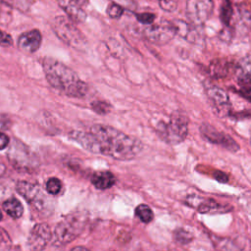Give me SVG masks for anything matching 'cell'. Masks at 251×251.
<instances>
[{
  "mask_svg": "<svg viewBox=\"0 0 251 251\" xmlns=\"http://www.w3.org/2000/svg\"><path fill=\"white\" fill-rule=\"evenodd\" d=\"M72 138L91 152L107 155L117 160L133 159L143 148L137 138L104 125L92 126L89 132H73Z\"/></svg>",
  "mask_w": 251,
  "mask_h": 251,
  "instance_id": "obj_1",
  "label": "cell"
},
{
  "mask_svg": "<svg viewBox=\"0 0 251 251\" xmlns=\"http://www.w3.org/2000/svg\"><path fill=\"white\" fill-rule=\"evenodd\" d=\"M42 66L46 79L57 90L72 97H82L86 94V83L62 62L53 58H44Z\"/></svg>",
  "mask_w": 251,
  "mask_h": 251,
  "instance_id": "obj_2",
  "label": "cell"
},
{
  "mask_svg": "<svg viewBox=\"0 0 251 251\" xmlns=\"http://www.w3.org/2000/svg\"><path fill=\"white\" fill-rule=\"evenodd\" d=\"M157 132L160 137L169 144L181 142L188 131V122L183 114L174 113L167 122H161L157 126Z\"/></svg>",
  "mask_w": 251,
  "mask_h": 251,
  "instance_id": "obj_3",
  "label": "cell"
},
{
  "mask_svg": "<svg viewBox=\"0 0 251 251\" xmlns=\"http://www.w3.org/2000/svg\"><path fill=\"white\" fill-rule=\"evenodd\" d=\"M51 25L56 35L69 46L75 49H82L85 46L83 34L72 23L71 19L58 16L53 20Z\"/></svg>",
  "mask_w": 251,
  "mask_h": 251,
  "instance_id": "obj_4",
  "label": "cell"
},
{
  "mask_svg": "<svg viewBox=\"0 0 251 251\" xmlns=\"http://www.w3.org/2000/svg\"><path fill=\"white\" fill-rule=\"evenodd\" d=\"M83 215H70L61 222L54 230L53 244L62 245L74 240L84 226Z\"/></svg>",
  "mask_w": 251,
  "mask_h": 251,
  "instance_id": "obj_5",
  "label": "cell"
},
{
  "mask_svg": "<svg viewBox=\"0 0 251 251\" xmlns=\"http://www.w3.org/2000/svg\"><path fill=\"white\" fill-rule=\"evenodd\" d=\"M148 40L156 44H166L176 34V26L173 22L162 20L158 24H153L144 30Z\"/></svg>",
  "mask_w": 251,
  "mask_h": 251,
  "instance_id": "obj_6",
  "label": "cell"
},
{
  "mask_svg": "<svg viewBox=\"0 0 251 251\" xmlns=\"http://www.w3.org/2000/svg\"><path fill=\"white\" fill-rule=\"evenodd\" d=\"M213 7V0H187V18L195 25H203L211 16Z\"/></svg>",
  "mask_w": 251,
  "mask_h": 251,
  "instance_id": "obj_7",
  "label": "cell"
},
{
  "mask_svg": "<svg viewBox=\"0 0 251 251\" xmlns=\"http://www.w3.org/2000/svg\"><path fill=\"white\" fill-rule=\"evenodd\" d=\"M50 238V227L45 224H38L33 226L29 233L27 246L31 251H40L47 245Z\"/></svg>",
  "mask_w": 251,
  "mask_h": 251,
  "instance_id": "obj_8",
  "label": "cell"
},
{
  "mask_svg": "<svg viewBox=\"0 0 251 251\" xmlns=\"http://www.w3.org/2000/svg\"><path fill=\"white\" fill-rule=\"evenodd\" d=\"M200 130H201L203 136H205L209 141L216 143V144H220L222 146H225L226 149L231 150V151L238 150V145L230 136L226 135V133L218 131L213 126H211L209 125H203V126H201Z\"/></svg>",
  "mask_w": 251,
  "mask_h": 251,
  "instance_id": "obj_9",
  "label": "cell"
},
{
  "mask_svg": "<svg viewBox=\"0 0 251 251\" xmlns=\"http://www.w3.org/2000/svg\"><path fill=\"white\" fill-rule=\"evenodd\" d=\"M87 0H59L60 7L69 16V19L75 23H82L86 19L83 9Z\"/></svg>",
  "mask_w": 251,
  "mask_h": 251,
  "instance_id": "obj_10",
  "label": "cell"
},
{
  "mask_svg": "<svg viewBox=\"0 0 251 251\" xmlns=\"http://www.w3.org/2000/svg\"><path fill=\"white\" fill-rule=\"evenodd\" d=\"M42 35L39 30L32 29L23 33L18 40L19 48L25 53H33L40 47Z\"/></svg>",
  "mask_w": 251,
  "mask_h": 251,
  "instance_id": "obj_11",
  "label": "cell"
},
{
  "mask_svg": "<svg viewBox=\"0 0 251 251\" xmlns=\"http://www.w3.org/2000/svg\"><path fill=\"white\" fill-rule=\"evenodd\" d=\"M206 92L209 99L212 101L218 112H221L225 115L229 111V99L227 93L225 90H223L220 87L212 85L207 88Z\"/></svg>",
  "mask_w": 251,
  "mask_h": 251,
  "instance_id": "obj_12",
  "label": "cell"
},
{
  "mask_svg": "<svg viewBox=\"0 0 251 251\" xmlns=\"http://www.w3.org/2000/svg\"><path fill=\"white\" fill-rule=\"evenodd\" d=\"M189 204L196 207V209L201 213H219L225 211L224 206L220 205L218 202L212 199H196L195 197L191 196Z\"/></svg>",
  "mask_w": 251,
  "mask_h": 251,
  "instance_id": "obj_13",
  "label": "cell"
},
{
  "mask_svg": "<svg viewBox=\"0 0 251 251\" xmlns=\"http://www.w3.org/2000/svg\"><path fill=\"white\" fill-rule=\"evenodd\" d=\"M232 68V64L226 59H215L209 66V73L216 78L226 76Z\"/></svg>",
  "mask_w": 251,
  "mask_h": 251,
  "instance_id": "obj_14",
  "label": "cell"
},
{
  "mask_svg": "<svg viewBox=\"0 0 251 251\" xmlns=\"http://www.w3.org/2000/svg\"><path fill=\"white\" fill-rule=\"evenodd\" d=\"M116 178L114 175L108 171H100L93 174L91 177L92 184L98 189H107L114 185Z\"/></svg>",
  "mask_w": 251,
  "mask_h": 251,
  "instance_id": "obj_15",
  "label": "cell"
},
{
  "mask_svg": "<svg viewBox=\"0 0 251 251\" xmlns=\"http://www.w3.org/2000/svg\"><path fill=\"white\" fill-rule=\"evenodd\" d=\"M173 23L176 26V34H178L179 36H181L182 38H184L185 40H187L189 42H196L197 41L198 33L192 25H190L189 24H187L183 21H180V20L174 21Z\"/></svg>",
  "mask_w": 251,
  "mask_h": 251,
  "instance_id": "obj_16",
  "label": "cell"
},
{
  "mask_svg": "<svg viewBox=\"0 0 251 251\" xmlns=\"http://www.w3.org/2000/svg\"><path fill=\"white\" fill-rule=\"evenodd\" d=\"M236 73L241 81L251 83V55L243 57L238 62Z\"/></svg>",
  "mask_w": 251,
  "mask_h": 251,
  "instance_id": "obj_17",
  "label": "cell"
},
{
  "mask_svg": "<svg viewBox=\"0 0 251 251\" xmlns=\"http://www.w3.org/2000/svg\"><path fill=\"white\" fill-rule=\"evenodd\" d=\"M3 209L10 217L14 219L21 218L24 213V207L22 203L16 198H11L6 200L3 203Z\"/></svg>",
  "mask_w": 251,
  "mask_h": 251,
  "instance_id": "obj_18",
  "label": "cell"
},
{
  "mask_svg": "<svg viewBox=\"0 0 251 251\" xmlns=\"http://www.w3.org/2000/svg\"><path fill=\"white\" fill-rule=\"evenodd\" d=\"M135 214L145 224L150 223L153 220V212L149 206L145 204H140L135 208Z\"/></svg>",
  "mask_w": 251,
  "mask_h": 251,
  "instance_id": "obj_19",
  "label": "cell"
},
{
  "mask_svg": "<svg viewBox=\"0 0 251 251\" xmlns=\"http://www.w3.org/2000/svg\"><path fill=\"white\" fill-rule=\"evenodd\" d=\"M232 17V6L230 0H223L221 7V19L225 25L228 26L230 19Z\"/></svg>",
  "mask_w": 251,
  "mask_h": 251,
  "instance_id": "obj_20",
  "label": "cell"
},
{
  "mask_svg": "<svg viewBox=\"0 0 251 251\" xmlns=\"http://www.w3.org/2000/svg\"><path fill=\"white\" fill-rule=\"evenodd\" d=\"M0 2L22 12H26L32 4L31 0H0Z\"/></svg>",
  "mask_w": 251,
  "mask_h": 251,
  "instance_id": "obj_21",
  "label": "cell"
},
{
  "mask_svg": "<svg viewBox=\"0 0 251 251\" xmlns=\"http://www.w3.org/2000/svg\"><path fill=\"white\" fill-rule=\"evenodd\" d=\"M91 107L92 109L101 115L107 114L110 110H111V105L105 101H95L91 103Z\"/></svg>",
  "mask_w": 251,
  "mask_h": 251,
  "instance_id": "obj_22",
  "label": "cell"
},
{
  "mask_svg": "<svg viewBox=\"0 0 251 251\" xmlns=\"http://www.w3.org/2000/svg\"><path fill=\"white\" fill-rule=\"evenodd\" d=\"M175 238L176 241H178L182 244H185V243H188L191 241L192 235L188 231H186L182 228H178V229L175 230Z\"/></svg>",
  "mask_w": 251,
  "mask_h": 251,
  "instance_id": "obj_23",
  "label": "cell"
},
{
  "mask_svg": "<svg viewBox=\"0 0 251 251\" xmlns=\"http://www.w3.org/2000/svg\"><path fill=\"white\" fill-rule=\"evenodd\" d=\"M124 10L125 9L123 7H121L120 5L112 3V4H110L108 6L106 12H107V14H108V16L110 18H112V19H119L123 15Z\"/></svg>",
  "mask_w": 251,
  "mask_h": 251,
  "instance_id": "obj_24",
  "label": "cell"
},
{
  "mask_svg": "<svg viewBox=\"0 0 251 251\" xmlns=\"http://www.w3.org/2000/svg\"><path fill=\"white\" fill-rule=\"evenodd\" d=\"M46 189L50 194H57L61 190V181L56 177H51L46 183Z\"/></svg>",
  "mask_w": 251,
  "mask_h": 251,
  "instance_id": "obj_25",
  "label": "cell"
},
{
  "mask_svg": "<svg viewBox=\"0 0 251 251\" xmlns=\"http://www.w3.org/2000/svg\"><path fill=\"white\" fill-rule=\"evenodd\" d=\"M238 11L240 12L242 20L247 24H251V4L242 3L239 6Z\"/></svg>",
  "mask_w": 251,
  "mask_h": 251,
  "instance_id": "obj_26",
  "label": "cell"
},
{
  "mask_svg": "<svg viewBox=\"0 0 251 251\" xmlns=\"http://www.w3.org/2000/svg\"><path fill=\"white\" fill-rule=\"evenodd\" d=\"M136 19L145 25H152L155 20V15L152 13H140L136 15Z\"/></svg>",
  "mask_w": 251,
  "mask_h": 251,
  "instance_id": "obj_27",
  "label": "cell"
},
{
  "mask_svg": "<svg viewBox=\"0 0 251 251\" xmlns=\"http://www.w3.org/2000/svg\"><path fill=\"white\" fill-rule=\"evenodd\" d=\"M113 3L120 5L124 9L134 11L136 9V3L134 0H112Z\"/></svg>",
  "mask_w": 251,
  "mask_h": 251,
  "instance_id": "obj_28",
  "label": "cell"
},
{
  "mask_svg": "<svg viewBox=\"0 0 251 251\" xmlns=\"http://www.w3.org/2000/svg\"><path fill=\"white\" fill-rule=\"evenodd\" d=\"M12 44H13L12 36L0 29V45L4 47H10Z\"/></svg>",
  "mask_w": 251,
  "mask_h": 251,
  "instance_id": "obj_29",
  "label": "cell"
},
{
  "mask_svg": "<svg viewBox=\"0 0 251 251\" xmlns=\"http://www.w3.org/2000/svg\"><path fill=\"white\" fill-rule=\"evenodd\" d=\"M160 6L165 11H174L176 7V4L174 0H160Z\"/></svg>",
  "mask_w": 251,
  "mask_h": 251,
  "instance_id": "obj_30",
  "label": "cell"
},
{
  "mask_svg": "<svg viewBox=\"0 0 251 251\" xmlns=\"http://www.w3.org/2000/svg\"><path fill=\"white\" fill-rule=\"evenodd\" d=\"M214 176L217 180H219L221 182H226L227 181V176L225 173L221 172V171H216L215 174H214Z\"/></svg>",
  "mask_w": 251,
  "mask_h": 251,
  "instance_id": "obj_31",
  "label": "cell"
},
{
  "mask_svg": "<svg viewBox=\"0 0 251 251\" xmlns=\"http://www.w3.org/2000/svg\"><path fill=\"white\" fill-rule=\"evenodd\" d=\"M8 143H9V137L5 133L0 132V150L6 148Z\"/></svg>",
  "mask_w": 251,
  "mask_h": 251,
  "instance_id": "obj_32",
  "label": "cell"
},
{
  "mask_svg": "<svg viewBox=\"0 0 251 251\" xmlns=\"http://www.w3.org/2000/svg\"><path fill=\"white\" fill-rule=\"evenodd\" d=\"M71 251H89V250H88V249H86V248H84V247L79 246V247H75V248L72 249Z\"/></svg>",
  "mask_w": 251,
  "mask_h": 251,
  "instance_id": "obj_33",
  "label": "cell"
},
{
  "mask_svg": "<svg viewBox=\"0 0 251 251\" xmlns=\"http://www.w3.org/2000/svg\"><path fill=\"white\" fill-rule=\"evenodd\" d=\"M0 220H2V213H1V211H0Z\"/></svg>",
  "mask_w": 251,
  "mask_h": 251,
  "instance_id": "obj_34",
  "label": "cell"
}]
</instances>
